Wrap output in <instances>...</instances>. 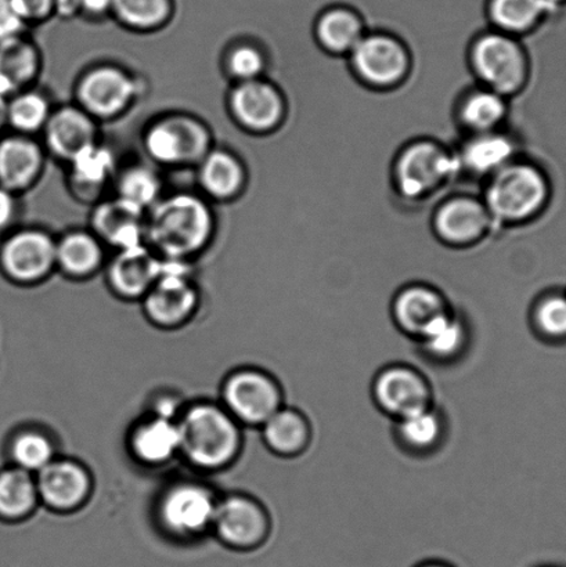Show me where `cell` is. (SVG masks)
<instances>
[{"instance_id":"obj_1","label":"cell","mask_w":566,"mask_h":567,"mask_svg":"<svg viewBox=\"0 0 566 567\" xmlns=\"http://www.w3.org/2000/svg\"><path fill=\"white\" fill-rule=\"evenodd\" d=\"M213 231V215L202 199L177 194L157 204L146 225V235L159 252L179 259L198 251Z\"/></svg>"},{"instance_id":"obj_2","label":"cell","mask_w":566,"mask_h":567,"mask_svg":"<svg viewBox=\"0 0 566 567\" xmlns=\"http://www.w3.org/2000/svg\"><path fill=\"white\" fill-rule=\"evenodd\" d=\"M552 182L534 164L510 163L490 177L485 205L492 218L521 224L536 218L552 199Z\"/></svg>"},{"instance_id":"obj_3","label":"cell","mask_w":566,"mask_h":567,"mask_svg":"<svg viewBox=\"0 0 566 567\" xmlns=\"http://www.w3.org/2000/svg\"><path fill=\"white\" fill-rule=\"evenodd\" d=\"M181 452L202 468H219L235 457L240 435L230 415L215 405H196L177 422Z\"/></svg>"},{"instance_id":"obj_4","label":"cell","mask_w":566,"mask_h":567,"mask_svg":"<svg viewBox=\"0 0 566 567\" xmlns=\"http://www.w3.org/2000/svg\"><path fill=\"white\" fill-rule=\"evenodd\" d=\"M474 70L487 89L507 96L521 91L529 76V60L521 44L506 33H487L474 44Z\"/></svg>"},{"instance_id":"obj_5","label":"cell","mask_w":566,"mask_h":567,"mask_svg":"<svg viewBox=\"0 0 566 567\" xmlns=\"http://www.w3.org/2000/svg\"><path fill=\"white\" fill-rule=\"evenodd\" d=\"M459 168L456 157L440 144L419 142L402 153L397 164V183L403 197L419 199L434 192Z\"/></svg>"},{"instance_id":"obj_6","label":"cell","mask_w":566,"mask_h":567,"mask_svg":"<svg viewBox=\"0 0 566 567\" xmlns=\"http://www.w3.org/2000/svg\"><path fill=\"white\" fill-rule=\"evenodd\" d=\"M373 396L382 413L395 421L432 405L429 381L418 370L403 364L390 365L379 372L373 383Z\"/></svg>"},{"instance_id":"obj_7","label":"cell","mask_w":566,"mask_h":567,"mask_svg":"<svg viewBox=\"0 0 566 567\" xmlns=\"http://www.w3.org/2000/svg\"><path fill=\"white\" fill-rule=\"evenodd\" d=\"M225 399L233 414L247 424L264 425L281 409V391L274 378L241 371L226 383Z\"/></svg>"},{"instance_id":"obj_8","label":"cell","mask_w":566,"mask_h":567,"mask_svg":"<svg viewBox=\"0 0 566 567\" xmlns=\"http://www.w3.org/2000/svg\"><path fill=\"white\" fill-rule=\"evenodd\" d=\"M209 137L196 121L171 118L161 121L148 131L146 148L163 164L193 163L207 155Z\"/></svg>"},{"instance_id":"obj_9","label":"cell","mask_w":566,"mask_h":567,"mask_svg":"<svg viewBox=\"0 0 566 567\" xmlns=\"http://www.w3.org/2000/svg\"><path fill=\"white\" fill-rule=\"evenodd\" d=\"M351 55L354 71L370 85H395L409 70L407 49L391 37H363Z\"/></svg>"},{"instance_id":"obj_10","label":"cell","mask_w":566,"mask_h":567,"mask_svg":"<svg viewBox=\"0 0 566 567\" xmlns=\"http://www.w3.org/2000/svg\"><path fill=\"white\" fill-rule=\"evenodd\" d=\"M213 525L220 540L237 549L258 547L269 530L265 511L244 497H230L216 504Z\"/></svg>"},{"instance_id":"obj_11","label":"cell","mask_w":566,"mask_h":567,"mask_svg":"<svg viewBox=\"0 0 566 567\" xmlns=\"http://www.w3.org/2000/svg\"><path fill=\"white\" fill-rule=\"evenodd\" d=\"M216 503L203 486L185 483L166 493L161 516L166 527L179 536H196L213 525Z\"/></svg>"},{"instance_id":"obj_12","label":"cell","mask_w":566,"mask_h":567,"mask_svg":"<svg viewBox=\"0 0 566 567\" xmlns=\"http://www.w3.org/2000/svg\"><path fill=\"white\" fill-rule=\"evenodd\" d=\"M197 302V293L177 262L163 264V270L146 292L150 319L163 326L186 320Z\"/></svg>"},{"instance_id":"obj_13","label":"cell","mask_w":566,"mask_h":567,"mask_svg":"<svg viewBox=\"0 0 566 567\" xmlns=\"http://www.w3.org/2000/svg\"><path fill=\"white\" fill-rule=\"evenodd\" d=\"M0 259L11 279L38 280L55 264V244L42 231L17 233L4 244Z\"/></svg>"},{"instance_id":"obj_14","label":"cell","mask_w":566,"mask_h":567,"mask_svg":"<svg viewBox=\"0 0 566 567\" xmlns=\"http://www.w3.org/2000/svg\"><path fill=\"white\" fill-rule=\"evenodd\" d=\"M136 92L135 82L114 66H100L83 78L78 94L88 113L110 116L120 113Z\"/></svg>"},{"instance_id":"obj_15","label":"cell","mask_w":566,"mask_h":567,"mask_svg":"<svg viewBox=\"0 0 566 567\" xmlns=\"http://www.w3.org/2000/svg\"><path fill=\"white\" fill-rule=\"evenodd\" d=\"M449 310L440 291L421 284L401 289L392 303V316L399 330L418 341L426 328Z\"/></svg>"},{"instance_id":"obj_16","label":"cell","mask_w":566,"mask_h":567,"mask_svg":"<svg viewBox=\"0 0 566 567\" xmlns=\"http://www.w3.org/2000/svg\"><path fill=\"white\" fill-rule=\"evenodd\" d=\"M231 110L243 125L253 131H269L279 124L285 103L269 83L254 80L240 83L231 93Z\"/></svg>"},{"instance_id":"obj_17","label":"cell","mask_w":566,"mask_h":567,"mask_svg":"<svg viewBox=\"0 0 566 567\" xmlns=\"http://www.w3.org/2000/svg\"><path fill=\"white\" fill-rule=\"evenodd\" d=\"M491 214L486 205L471 197L449 199L435 215L438 235L449 244H470L490 227Z\"/></svg>"},{"instance_id":"obj_18","label":"cell","mask_w":566,"mask_h":567,"mask_svg":"<svg viewBox=\"0 0 566 567\" xmlns=\"http://www.w3.org/2000/svg\"><path fill=\"white\" fill-rule=\"evenodd\" d=\"M38 496L55 509L78 507L89 494L91 481L82 466L69 461L50 463L38 472Z\"/></svg>"},{"instance_id":"obj_19","label":"cell","mask_w":566,"mask_h":567,"mask_svg":"<svg viewBox=\"0 0 566 567\" xmlns=\"http://www.w3.org/2000/svg\"><path fill=\"white\" fill-rule=\"evenodd\" d=\"M143 210L122 198L100 205L93 216V226L105 241L121 249L141 246L146 235Z\"/></svg>"},{"instance_id":"obj_20","label":"cell","mask_w":566,"mask_h":567,"mask_svg":"<svg viewBox=\"0 0 566 567\" xmlns=\"http://www.w3.org/2000/svg\"><path fill=\"white\" fill-rule=\"evenodd\" d=\"M515 143L502 133H476L463 144L457 164L470 174L480 177H491L504 166L512 163L515 154Z\"/></svg>"},{"instance_id":"obj_21","label":"cell","mask_w":566,"mask_h":567,"mask_svg":"<svg viewBox=\"0 0 566 567\" xmlns=\"http://www.w3.org/2000/svg\"><path fill=\"white\" fill-rule=\"evenodd\" d=\"M47 137L50 148L59 157L72 161L93 146L96 127L83 111L65 107L49 116Z\"/></svg>"},{"instance_id":"obj_22","label":"cell","mask_w":566,"mask_h":567,"mask_svg":"<svg viewBox=\"0 0 566 567\" xmlns=\"http://www.w3.org/2000/svg\"><path fill=\"white\" fill-rule=\"evenodd\" d=\"M163 264L141 246L121 249L110 270V279L116 291L126 297L146 293L158 279Z\"/></svg>"},{"instance_id":"obj_23","label":"cell","mask_w":566,"mask_h":567,"mask_svg":"<svg viewBox=\"0 0 566 567\" xmlns=\"http://www.w3.org/2000/svg\"><path fill=\"white\" fill-rule=\"evenodd\" d=\"M41 164V150L28 138L9 137L0 143V185L6 190L30 185Z\"/></svg>"},{"instance_id":"obj_24","label":"cell","mask_w":566,"mask_h":567,"mask_svg":"<svg viewBox=\"0 0 566 567\" xmlns=\"http://www.w3.org/2000/svg\"><path fill=\"white\" fill-rule=\"evenodd\" d=\"M264 437L271 452L282 457H296L309 446L312 431L299 411L280 409L265 422Z\"/></svg>"},{"instance_id":"obj_25","label":"cell","mask_w":566,"mask_h":567,"mask_svg":"<svg viewBox=\"0 0 566 567\" xmlns=\"http://www.w3.org/2000/svg\"><path fill=\"white\" fill-rule=\"evenodd\" d=\"M133 453L147 464H163L181 452V435L177 422L168 416H157L144 422L133 433Z\"/></svg>"},{"instance_id":"obj_26","label":"cell","mask_w":566,"mask_h":567,"mask_svg":"<svg viewBox=\"0 0 566 567\" xmlns=\"http://www.w3.org/2000/svg\"><path fill=\"white\" fill-rule=\"evenodd\" d=\"M467 324L451 310L432 322L419 339L424 353L438 361L459 358L467 348Z\"/></svg>"},{"instance_id":"obj_27","label":"cell","mask_w":566,"mask_h":567,"mask_svg":"<svg viewBox=\"0 0 566 567\" xmlns=\"http://www.w3.org/2000/svg\"><path fill=\"white\" fill-rule=\"evenodd\" d=\"M35 49L19 37L0 42V94L16 93L35 75Z\"/></svg>"},{"instance_id":"obj_28","label":"cell","mask_w":566,"mask_h":567,"mask_svg":"<svg viewBox=\"0 0 566 567\" xmlns=\"http://www.w3.org/2000/svg\"><path fill=\"white\" fill-rule=\"evenodd\" d=\"M443 435H445V422L434 405L397 421L399 442L414 454L432 452L438 444H441Z\"/></svg>"},{"instance_id":"obj_29","label":"cell","mask_w":566,"mask_h":567,"mask_svg":"<svg viewBox=\"0 0 566 567\" xmlns=\"http://www.w3.org/2000/svg\"><path fill=\"white\" fill-rule=\"evenodd\" d=\"M460 120L469 131L490 133L497 131L507 115V103L501 93L491 89H480L470 93L460 105Z\"/></svg>"},{"instance_id":"obj_30","label":"cell","mask_w":566,"mask_h":567,"mask_svg":"<svg viewBox=\"0 0 566 567\" xmlns=\"http://www.w3.org/2000/svg\"><path fill=\"white\" fill-rule=\"evenodd\" d=\"M199 182L210 196L231 197L240 190L244 182L243 166L233 155L214 152L205 155L199 168Z\"/></svg>"},{"instance_id":"obj_31","label":"cell","mask_w":566,"mask_h":567,"mask_svg":"<svg viewBox=\"0 0 566 567\" xmlns=\"http://www.w3.org/2000/svg\"><path fill=\"white\" fill-rule=\"evenodd\" d=\"M38 498L37 482L30 472L17 468L0 474V516L21 518L30 513Z\"/></svg>"},{"instance_id":"obj_32","label":"cell","mask_w":566,"mask_h":567,"mask_svg":"<svg viewBox=\"0 0 566 567\" xmlns=\"http://www.w3.org/2000/svg\"><path fill=\"white\" fill-rule=\"evenodd\" d=\"M318 38L331 53H351L363 38L362 22L351 11H329L319 21Z\"/></svg>"},{"instance_id":"obj_33","label":"cell","mask_w":566,"mask_h":567,"mask_svg":"<svg viewBox=\"0 0 566 567\" xmlns=\"http://www.w3.org/2000/svg\"><path fill=\"white\" fill-rule=\"evenodd\" d=\"M55 262L72 276L92 274L102 262V248L86 233H71L55 246Z\"/></svg>"},{"instance_id":"obj_34","label":"cell","mask_w":566,"mask_h":567,"mask_svg":"<svg viewBox=\"0 0 566 567\" xmlns=\"http://www.w3.org/2000/svg\"><path fill=\"white\" fill-rule=\"evenodd\" d=\"M556 10L547 0H493L492 17L502 30L529 31L543 17Z\"/></svg>"},{"instance_id":"obj_35","label":"cell","mask_w":566,"mask_h":567,"mask_svg":"<svg viewBox=\"0 0 566 567\" xmlns=\"http://www.w3.org/2000/svg\"><path fill=\"white\" fill-rule=\"evenodd\" d=\"M535 331L548 341L566 339V293L550 292L536 300L532 310Z\"/></svg>"},{"instance_id":"obj_36","label":"cell","mask_w":566,"mask_h":567,"mask_svg":"<svg viewBox=\"0 0 566 567\" xmlns=\"http://www.w3.org/2000/svg\"><path fill=\"white\" fill-rule=\"evenodd\" d=\"M54 450L47 436L38 432H24L11 444V457L19 468L41 471L53 461Z\"/></svg>"},{"instance_id":"obj_37","label":"cell","mask_w":566,"mask_h":567,"mask_svg":"<svg viewBox=\"0 0 566 567\" xmlns=\"http://www.w3.org/2000/svg\"><path fill=\"white\" fill-rule=\"evenodd\" d=\"M119 188L120 198L144 210L158 198L159 181L153 171L144 166H135L127 169L121 177Z\"/></svg>"},{"instance_id":"obj_38","label":"cell","mask_w":566,"mask_h":567,"mask_svg":"<svg viewBox=\"0 0 566 567\" xmlns=\"http://www.w3.org/2000/svg\"><path fill=\"white\" fill-rule=\"evenodd\" d=\"M113 10L122 22L136 28H150L168 19L169 0H114Z\"/></svg>"},{"instance_id":"obj_39","label":"cell","mask_w":566,"mask_h":567,"mask_svg":"<svg viewBox=\"0 0 566 567\" xmlns=\"http://www.w3.org/2000/svg\"><path fill=\"white\" fill-rule=\"evenodd\" d=\"M49 104L37 93H24L8 104V122L21 132H33L47 125Z\"/></svg>"},{"instance_id":"obj_40","label":"cell","mask_w":566,"mask_h":567,"mask_svg":"<svg viewBox=\"0 0 566 567\" xmlns=\"http://www.w3.org/2000/svg\"><path fill=\"white\" fill-rule=\"evenodd\" d=\"M74 165V177L78 183L86 187H97L107 179L111 168H113V158L105 150L96 144L88 147L85 152L76 155L72 159Z\"/></svg>"},{"instance_id":"obj_41","label":"cell","mask_w":566,"mask_h":567,"mask_svg":"<svg viewBox=\"0 0 566 567\" xmlns=\"http://www.w3.org/2000/svg\"><path fill=\"white\" fill-rule=\"evenodd\" d=\"M231 74L244 82L254 81L265 69L263 54L251 47L237 48L229 59Z\"/></svg>"},{"instance_id":"obj_42","label":"cell","mask_w":566,"mask_h":567,"mask_svg":"<svg viewBox=\"0 0 566 567\" xmlns=\"http://www.w3.org/2000/svg\"><path fill=\"white\" fill-rule=\"evenodd\" d=\"M22 21L11 0H0V42L19 35Z\"/></svg>"},{"instance_id":"obj_43","label":"cell","mask_w":566,"mask_h":567,"mask_svg":"<svg viewBox=\"0 0 566 567\" xmlns=\"http://www.w3.org/2000/svg\"><path fill=\"white\" fill-rule=\"evenodd\" d=\"M22 21L39 20L54 8V0H11Z\"/></svg>"},{"instance_id":"obj_44","label":"cell","mask_w":566,"mask_h":567,"mask_svg":"<svg viewBox=\"0 0 566 567\" xmlns=\"http://www.w3.org/2000/svg\"><path fill=\"white\" fill-rule=\"evenodd\" d=\"M14 215V199L9 190L0 187V230L10 224Z\"/></svg>"},{"instance_id":"obj_45","label":"cell","mask_w":566,"mask_h":567,"mask_svg":"<svg viewBox=\"0 0 566 567\" xmlns=\"http://www.w3.org/2000/svg\"><path fill=\"white\" fill-rule=\"evenodd\" d=\"M114 0H78L80 8L89 13L100 14L109 9H113Z\"/></svg>"},{"instance_id":"obj_46","label":"cell","mask_w":566,"mask_h":567,"mask_svg":"<svg viewBox=\"0 0 566 567\" xmlns=\"http://www.w3.org/2000/svg\"><path fill=\"white\" fill-rule=\"evenodd\" d=\"M54 8L64 14H71L75 10L81 9L78 0H54Z\"/></svg>"},{"instance_id":"obj_47","label":"cell","mask_w":566,"mask_h":567,"mask_svg":"<svg viewBox=\"0 0 566 567\" xmlns=\"http://www.w3.org/2000/svg\"><path fill=\"white\" fill-rule=\"evenodd\" d=\"M4 122H8V103L4 102V96L0 94V130H2Z\"/></svg>"},{"instance_id":"obj_48","label":"cell","mask_w":566,"mask_h":567,"mask_svg":"<svg viewBox=\"0 0 566 567\" xmlns=\"http://www.w3.org/2000/svg\"><path fill=\"white\" fill-rule=\"evenodd\" d=\"M421 567H451V566L443 565V564H426Z\"/></svg>"},{"instance_id":"obj_49","label":"cell","mask_w":566,"mask_h":567,"mask_svg":"<svg viewBox=\"0 0 566 567\" xmlns=\"http://www.w3.org/2000/svg\"><path fill=\"white\" fill-rule=\"evenodd\" d=\"M547 2H550L557 9L558 3L564 2V0H547Z\"/></svg>"}]
</instances>
